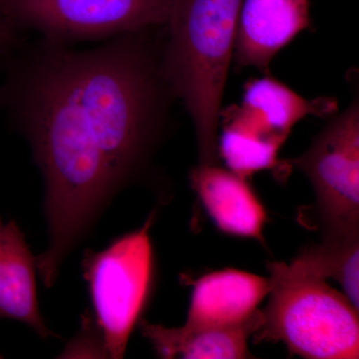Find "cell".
I'll return each mask as SVG.
<instances>
[{"label":"cell","mask_w":359,"mask_h":359,"mask_svg":"<svg viewBox=\"0 0 359 359\" xmlns=\"http://www.w3.org/2000/svg\"><path fill=\"white\" fill-rule=\"evenodd\" d=\"M290 162L313 185L325 235L359 231L358 99Z\"/></svg>","instance_id":"cell-6"},{"label":"cell","mask_w":359,"mask_h":359,"mask_svg":"<svg viewBox=\"0 0 359 359\" xmlns=\"http://www.w3.org/2000/svg\"><path fill=\"white\" fill-rule=\"evenodd\" d=\"M294 261L313 275L339 283L359 311V231L325 235L323 242L306 245Z\"/></svg>","instance_id":"cell-13"},{"label":"cell","mask_w":359,"mask_h":359,"mask_svg":"<svg viewBox=\"0 0 359 359\" xmlns=\"http://www.w3.org/2000/svg\"><path fill=\"white\" fill-rule=\"evenodd\" d=\"M22 33L0 8V67H6L22 48Z\"/></svg>","instance_id":"cell-15"},{"label":"cell","mask_w":359,"mask_h":359,"mask_svg":"<svg viewBox=\"0 0 359 359\" xmlns=\"http://www.w3.org/2000/svg\"><path fill=\"white\" fill-rule=\"evenodd\" d=\"M154 215L101 252L87 250L83 276L93 306L92 323L106 358H124L130 335L147 301L153 271L150 229Z\"/></svg>","instance_id":"cell-4"},{"label":"cell","mask_w":359,"mask_h":359,"mask_svg":"<svg viewBox=\"0 0 359 359\" xmlns=\"http://www.w3.org/2000/svg\"><path fill=\"white\" fill-rule=\"evenodd\" d=\"M185 325L230 327L244 325L259 313L269 294V278L226 269L201 276L193 283Z\"/></svg>","instance_id":"cell-8"},{"label":"cell","mask_w":359,"mask_h":359,"mask_svg":"<svg viewBox=\"0 0 359 359\" xmlns=\"http://www.w3.org/2000/svg\"><path fill=\"white\" fill-rule=\"evenodd\" d=\"M269 301L256 342L282 341L309 359L359 358L358 309L295 261L268 263Z\"/></svg>","instance_id":"cell-3"},{"label":"cell","mask_w":359,"mask_h":359,"mask_svg":"<svg viewBox=\"0 0 359 359\" xmlns=\"http://www.w3.org/2000/svg\"><path fill=\"white\" fill-rule=\"evenodd\" d=\"M309 26V0H243L233 58L266 72L276 54Z\"/></svg>","instance_id":"cell-7"},{"label":"cell","mask_w":359,"mask_h":359,"mask_svg":"<svg viewBox=\"0 0 359 359\" xmlns=\"http://www.w3.org/2000/svg\"><path fill=\"white\" fill-rule=\"evenodd\" d=\"M174 0H0L21 32L71 45L166 26Z\"/></svg>","instance_id":"cell-5"},{"label":"cell","mask_w":359,"mask_h":359,"mask_svg":"<svg viewBox=\"0 0 359 359\" xmlns=\"http://www.w3.org/2000/svg\"><path fill=\"white\" fill-rule=\"evenodd\" d=\"M190 180L219 230L263 242L268 214L247 179L219 165H198L191 172Z\"/></svg>","instance_id":"cell-9"},{"label":"cell","mask_w":359,"mask_h":359,"mask_svg":"<svg viewBox=\"0 0 359 359\" xmlns=\"http://www.w3.org/2000/svg\"><path fill=\"white\" fill-rule=\"evenodd\" d=\"M264 323L263 311L244 325L230 327H166L142 320V334L162 358L243 359L252 358L248 347L250 335Z\"/></svg>","instance_id":"cell-12"},{"label":"cell","mask_w":359,"mask_h":359,"mask_svg":"<svg viewBox=\"0 0 359 359\" xmlns=\"http://www.w3.org/2000/svg\"><path fill=\"white\" fill-rule=\"evenodd\" d=\"M0 358H2V355H1V354H0Z\"/></svg>","instance_id":"cell-16"},{"label":"cell","mask_w":359,"mask_h":359,"mask_svg":"<svg viewBox=\"0 0 359 359\" xmlns=\"http://www.w3.org/2000/svg\"><path fill=\"white\" fill-rule=\"evenodd\" d=\"M337 110L334 98L306 99L269 76L245 85L242 105L224 111L259 133L285 144L297 123L309 115L327 117Z\"/></svg>","instance_id":"cell-10"},{"label":"cell","mask_w":359,"mask_h":359,"mask_svg":"<svg viewBox=\"0 0 359 359\" xmlns=\"http://www.w3.org/2000/svg\"><path fill=\"white\" fill-rule=\"evenodd\" d=\"M36 263L25 235L14 221L0 217V320H14L42 339L55 337L39 311Z\"/></svg>","instance_id":"cell-11"},{"label":"cell","mask_w":359,"mask_h":359,"mask_svg":"<svg viewBox=\"0 0 359 359\" xmlns=\"http://www.w3.org/2000/svg\"><path fill=\"white\" fill-rule=\"evenodd\" d=\"M223 123V133L218 139L219 156L231 172L248 179L280 164L278 155L283 145L280 142L231 118L224 117Z\"/></svg>","instance_id":"cell-14"},{"label":"cell","mask_w":359,"mask_h":359,"mask_svg":"<svg viewBox=\"0 0 359 359\" xmlns=\"http://www.w3.org/2000/svg\"><path fill=\"white\" fill-rule=\"evenodd\" d=\"M146 32L86 50L42 39L6 65L0 107L29 143L44 182L45 287L116 195L147 164L174 94Z\"/></svg>","instance_id":"cell-1"},{"label":"cell","mask_w":359,"mask_h":359,"mask_svg":"<svg viewBox=\"0 0 359 359\" xmlns=\"http://www.w3.org/2000/svg\"><path fill=\"white\" fill-rule=\"evenodd\" d=\"M243 0H174L161 65L197 137L199 165H219L221 104Z\"/></svg>","instance_id":"cell-2"}]
</instances>
